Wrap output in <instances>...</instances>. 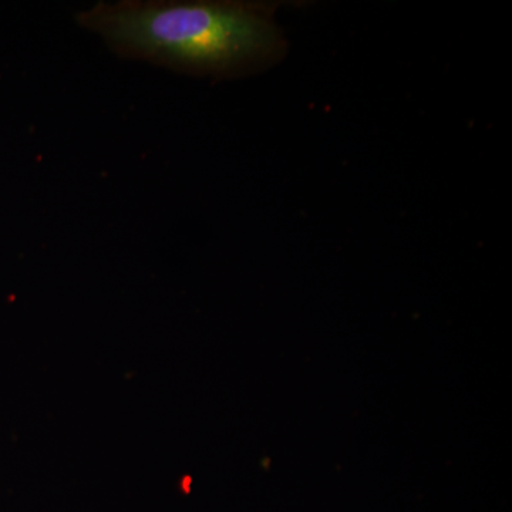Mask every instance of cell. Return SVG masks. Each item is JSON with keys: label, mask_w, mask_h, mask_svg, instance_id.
Instances as JSON below:
<instances>
[{"label": "cell", "mask_w": 512, "mask_h": 512, "mask_svg": "<svg viewBox=\"0 0 512 512\" xmlns=\"http://www.w3.org/2000/svg\"><path fill=\"white\" fill-rule=\"evenodd\" d=\"M275 9L242 0H121L97 3L76 20L123 59L224 80L281 62L286 39Z\"/></svg>", "instance_id": "1"}]
</instances>
